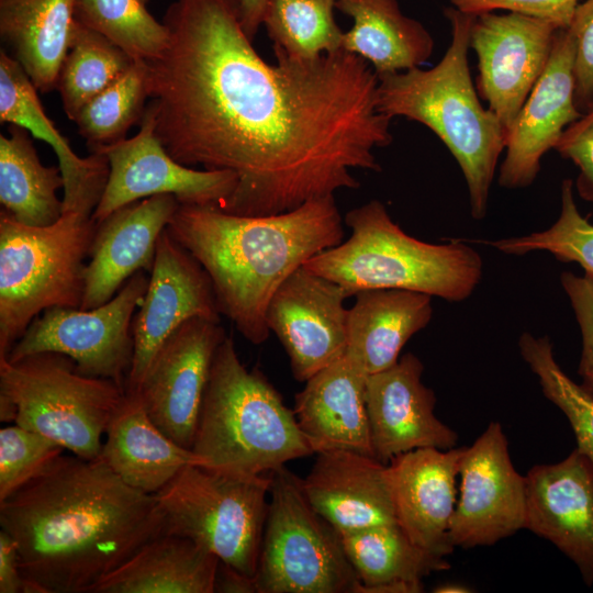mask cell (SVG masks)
I'll use <instances>...</instances> for the list:
<instances>
[{
  "mask_svg": "<svg viewBox=\"0 0 593 593\" xmlns=\"http://www.w3.org/2000/svg\"><path fill=\"white\" fill-rule=\"evenodd\" d=\"M163 22L169 43L145 61L155 133L178 163L236 176L221 210L280 214L358 188L356 169H381L374 150L392 142V119L367 60L339 49L268 64L237 0H175Z\"/></svg>",
  "mask_w": 593,
  "mask_h": 593,
  "instance_id": "obj_1",
  "label": "cell"
},
{
  "mask_svg": "<svg viewBox=\"0 0 593 593\" xmlns=\"http://www.w3.org/2000/svg\"><path fill=\"white\" fill-rule=\"evenodd\" d=\"M21 572L44 593H91L105 575L166 533L156 494L123 482L100 458L58 456L0 501Z\"/></svg>",
  "mask_w": 593,
  "mask_h": 593,
  "instance_id": "obj_2",
  "label": "cell"
},
{
  "mask_svg": "<svg viewBox=\"0 0 593 593\" xmlns=\"http://www.w3.org/2000/svg\"><path fill=\"white\" fill-rule=\"evenodd\" d=\"M166 228L209 275L220 313L255 345L269 336L266 311L277 289L344 237L334 195L267 216L179 204Z\"/></svg>",
  "mask_w": 593,
  "mask_h": 593,
  "instance_id": "obj_3",
  "label": "cell"
},
{
  "mask_svg": "<svg viewBox=\"0 0 593 593\" xmlns=\"http://www.w3.org/2000/svg\"><path fill=\"white\" fill-rule=\"evenodd\" d=\"M451 42L434 67L379 77L378 108L390 119L403 116L432 130L458 163L465 177L471 215L485 216L490 189L506 131L479 99L468 52L475 15L447 8Z\"/></svg>",
  "mask_w": 593,
  "mask_h": 593,
  "instance_id": "obj_4",
  "label": "cell"
},
{
  "mask_svg": "<svg viewBox=\"0 0 593 593\" xmlns=\"http://www.w3.org/2000/svg\"><path fill=\"white\" fill-rule=\"evenodd\" d=\"M192 450L202 467L237 475L270 473L314 454L293 410L260 371L246 368L230 336L214 355Z\"/></svg>",
  "mask_w": 593,
  "mask_h": 593,
  "instance_id": "obj_5",
  "label": "cell"
},
{
  "mask_svg": "<svg viewBox=\"0 0 593 593\" xmlns=\"http://www.w3.org/2000/svg\"><path fill=\"white\" fill-rule=\"evenodd\" d=\"M345 223L350 237L303 267L336 282L348 298L363 290L403 289L457 302L481 281L482 258L471 246L419 240L394 223L378 200L349 211Z\"/></svg>",
  "mask_w": 593,
  "mask_h": 593,
  "instance_id": "obj_6",
  "label": "cell"
},
{
  "mask_svg": "<svg viewBox=\"0 0 593 593\" xmlns=\"http://www.w3.org/2000/svg\"><path fill=\"white\" fill-rule=\"evenodd\" d=\"M96 230L91 217L70 213L49 226H27L1 209L0 359L45 310L80 309Z\"/></svg>",
  "mask_w": 593,
  "mask_h": 593,
  "instance_id": "obj_7",
  "label": "cell"
},
{
  "mask_svg": "<svg viewBox=\"0 0 593 593\" xmlns=\"http://www.w3.org/2000/svg\"><path fill=\"white\" fill-rule=\"evenodd\" d=\"M0 395L16 406L14 424L78 457L96 459L125 388L81 374L64 354L44 351L16 361L0 359Z\"/></svg>",
  "mask_w": 593,
  "mask_h": 593,
  "instance_id": "obj_8",
  "label": "cell"
},
{
  "mask_svg": "<svg viewBox=\"0 0 593 593\" xmlns=\"http://www.w3.org/2000/svg\"><path fill=\"white\" fill-rule=\"evenodd\" d=\"M270 484L271 472L237 475L187 466L156 493L166 533L193 540L255 578Z\"/></svg>",
  "mask_w": 593,
  "mask_h": 593,
  "instance_id": "obj_9",
  "label": "cell"
},
{
  "mask_svg": "<svg viewBox=\"0 0 593 593\" xmlns=\"http://www.w3.org/2000/svg\"><path fill=\"white\" fill-rule=\"evenodd\" d=\"M257 593H358L360 582L339 532L310 504L302 479L271 472L256 572Z\"/></svg>",
  "mask_w": 593,
  "mask_h": 593,
  "instance_id": "obj_10",
  "label": "cell"
},
{
  "mask_svg": "<svg viewBox=\"0 0 593 593\" xmlns=\"http://www.w3.org/2000/svg\"><path fill=\"white\" fill-rule=\"evenodd\" d=\"M147 273H134L98 307L45 310L2 359L16 361L37 353H60L75 361L81 374L110 379L125 388L134 353L132 324L147 290Z\"/></svg>",
  "mask_w": 593,
  "mask_h": 593,
  "instance_id": "obj_11",
  "label": "cell"
},
{
  "mask_svg": "<svg viewBox=\"0 0 593 593\" xmlns=\"http://www.w3.org/2000/svg\"><path fill=\"white\" fill-rule=\"evenodd\" d=\"M155 105L145 109L138 133L90 152L103 153L110 172L104 192L91 219L99 223L114 211L158 194H171L182 205L223 209L237 186L226 170H198L175 160L155 133Z\"/></svg>",
  "mask_w": 593,
  "mask_h": 593,
  "instance_id": "obj_12",
  "label": "cell"
},
{
  "mask_svg": "<svg viewBox=\"0 0 593 593\" xmlns=\"http://www.w3.org/2000/svg\"><path fill=\"white\" fill-rule=\"evenodd\" d=\"M460 488L448 537L454 548L492 546L525 525V475L515 469L499 422H490L459 463Z\"/></svg>",
  "mask_w": 593,
  "mask_h": 593,
  "instance_id": "obj_13",
  "label": "cell"
},
{
  "mask_svg": "<svg viewBox=\"0 0 593 593\" xmlns=\"http://www.w3.org/2000/svg\"><path fill=\"white\" fill-rule=\"evenodd\" d=\"M557 30L515 12L474 16L470 48L478 57V92L506 132L546 68Z\"/></svg>",
  "mask_w": 593,
  "mask_h": 593,
  "instance_id": "obj_14",
  "label": "cell"
},
{
  "mask_svg": "<svg viewBox=\"0 0 593 593\" xmlns=\"http://www.w3.org/2000/svg\"><path fill=\"white\" fill-rule=\"evenodd\" d=\"M220 314L209 275L165 228L133 318L134 353L125 391H137L155 355L180 325L193 317L220 322Z\"/></svg>",
  "mask_w": 593,
  "mask_h": 593,
  "instance_id": "obj_15",
  "label": "cell"
},
{
  "mask_svg": "<svg viewBox=\"0 0 593 593\" xmlns=\"http://www.w3.org/2000/svg\"><path fill=\"white\" fill-rule=\"evenodd\" d=\"M227 335L220 322L193 317L161 345L137 389L153 422L192 449L214 355Z\"/></svg>",
  "mask_w": 593,
  "mask_h": 593,
  "instance_id": "obj_16",
  "label": "cell"
},
{
  "mask_svg": "<svg viewBox=\"0 0 593 593\" xmlns=\"http://www.w3.org/2000/svg\"><path fill=\"white\" fill-rule=\"evenodd\" d=\"M346 292L303 266L273 293L266 323L284 347L293 377L305 382L347 349Z\"/></svg>",
  "mask_w": 593,
  "mask_h": 593,
  "instance_id": "obj_17",
  "label": "cell"
},
{
  "mask_svg": "<svg viewBox=\"0 0 593 593\" xmlns=\"http://www.w3.org/2000/svg\"><path fill=\"white\" fill-rule=\"evenodd\" d=\"M574 58L572 34L568 29L557 30L546 68L506 132L500 186L532 184L544 155L556 148L564 130L582 115L575 103Z\"/></svg>",
  "mask_w": 593,
  "mask_h": 593,
  "instance_id": "obj_18",
  "label": "cell"
},
{
  "mask_svg": "<svg viewBox=\"0 0 593 593\" xmlns=\"http://www.w3.org/2000/svg\"><path fill=\"white\" fill-rule=\"evenodd\" d=\"M424 366L406 353L385 370L368 374L366 406L373 456L383 463L419 448L450 449L457 433L435 415V394L422 381Z\"/></svg>",
  "mask_w": 593,
  "mask_h": 593,
  "instance_id": "obj_19",
  "label": "cell"
},
{
  "mask_svg": "<svg viewBox=\"0 0 593 593\" xmlns=\"http://www.w3.org/2000/svg\"><path fill=\"white\" fill-rule=\"evenodd\" d=\"M524 528L552 542L593 584V465L577 448L525 475Z\"/></svg>",
  "mask_w": 593,
  "mask_h": 593,
  "instance_id": "obj_20",
  "label": "cell"
},
{
  "mask_svg": "<svg viewBox=\"0 0 593 593\" xmlns=\"http://www.w3.org/2000/svg\"><path fill=\"white\" fill-rule=\"evenodd\" d=\"M178 206L171 194L153 195L127 204L97 223L83 271L80 309L103 305L134 273L152 271L157 240Z\"/></svg>",
  "mask_w": 593,
  "mask_h": 593,
  "instance_id": "obj_21",
  "label": "cell"
},
{
  "mask_svg": "<svg viewBox=\"0 0 593 593\" xmlns=\"http://www.w3.org/2000/svg\"><path fill=\"white\" fill-rule=\"evenodd\" d=\"M462 450L419 448L387 463L398 525L415 545L439 557L455 549L448 530Z\"/></svg>",
  "mask_w": 593,
  "mask_h": 593,
  "instance_id": "obj_22",
  "label": "cell"
},
{
  "mask_svg": "<svg viewBox=\"0 0 593 593\" xmlns=\"http://www.w3.org/2000/svg\"><path fill=\"white\" fill-rule=\"evenodd\" d=\"M316 456L302 488L312 507L339 533L398 524L387 463L349 450Z\"/></svg>",
  "mask_w": 593,
  "mask_h": 593,
  "instance_id": "obj_23",
  "label": "cell"
},
{
  "mask_svg": "<svg viewBox=\"0 0 593 593\" xmlns=\"http://www.w3.org/2000/svg\"><path fill=\"white\" fill-rule=\"evenodd\" d=\"M0 121L26 128L52 146L64 180L63 214L91 217L104 192L110 167L101 152L81 158L46 115L38 91L5 51H0Z\"/></svg>",
  "mask_w": 593,
  "mask_h": 593,
  "instance_id": "obj_24",
  "label": "cell"
},
{
  "mask_svg": "<svg viewBox=\"0 0 593 593\" xmlns=\"http://www.w3.org/2000/svg\"><path fill=\"white\" fill-rule=\"evenodd\" d=\"M366 371L346 354L305 381L293 412L314 454L349 450L374 457L366 406Z\"/></svg>",
  "mask_w": 593,
  "mask_h": 593,
  "instance_id": "obj_25",
  "label": "cell"
},
{
  "mask_svg": "<svg viewBox=\"0 0 593 593\" xmlns=\"http://www.w3.org/2000/svg\"><path fill=\"white\" fill-rule=\"evenodd\" d=\"M127 485L156 494L187 466H204L192 449L167 436L150 418L137 392L113 415L99 456Z\"/></svg>",
  "mask_w": 593,
  "mask_h": 593,
  "instance_id": "obj_26",
  "label": "cell"
},
{
  "mask_svg": "<svg viewBox=\"0 0 593 593\" xmlns=\"http://www.w3.org/2000/svg\"><path fill=\"white\" fill-rule=\"evenodd\" d=\"M348 309L346 355L367 374L393 366L409 339L433 316L429 294L403 289L357 292Z\"/></svg>",
  "mask_w": 593,
  "mask_h": 593,
  "instance_id": "obj_27",
  "label": "cell"
},
{
  "mask_svg": "<svg viewBox=\"0 0 593 593\" xmlns=\"http://www.w3.org/2000/svg\"><path fill=\"white\" fill-rule=\"evenodd\" d=\"M219 563L193 540L164 533L105 575L91 593H213Z\"/></svg>",
  "mask_w": 593,
  "mask_h": 593,
  "instance_id": "obj_28",
  "label": "cell"
},
{
  "mask_svg": "<svg viewBox=\"0 0 593 593\" xmlns=\"http://www.w3.org/2000/svg\"><path fill=\"white\" fill-rule=\"evenodd\" d=\"M74 0H0V35L41 93L56 89L75 25Z\"/></svg>",
  "mask_w": 593,
  "mask_h": 593,
  "instance_id": "obj_29",
  "label": "cell"
},
{
  "mask_svg": "<svg viewBox=\"0 0 593 593\" xmlns=\"http://www.w3.org/2000/svg\"><path fill=\"white\" fill-rule=\"evenodd\" d=\"M336 9L354 21L342 49L367 60L378 77L419 67L433 54L430 33L398 0H338Z\"/></svg>",
  "mask_w": 593,
  "mask_h": 593,
  "instance_id": "obj_30",
  "label": "cell"
},
{
  "mask_svg": "<svg viewBox=\"0 0 593 593\" xmlns=\"http://www.w3.org/2000/svg\"><path fill=\"white\" fill-rule=\"evenodd\" d=\"M360 582L358 593H419L423 579L450 568L415 545L398 524L339 533Z\"/></svg>",
  "mask_w": 593,
  "mask_h": 593,
  "instance_id": "obj_31",
  "label": "cell"
},
{
  "mask_svg": "<svg viewBox=\"0 0 593 593\" xmlns=\"http://www.w3.org/2000/svg\"><path fill=\"white\" fill-rule=\"evenodd\" d=\"M9 135H0V202L16 222L45 227L63 215L64 187L59 167L44 166L29 131L11 124Z\"/></svg>",
  "mask_w": 593,
  "mask_h": 593,
  "instance_id": "obj_32",
  "label": "cell"
},
{
  "mask_svg": "<svg viewBox=\"0 0 593 593\" xmlns=\"http://www.w3.org/2000/svg\"><path fill=\"white\" fill-rule=\"evenodd\" d=\"M135 61L107 37L75 21L56 85L68 119L75 121L89 100L120 79Z\"/></svg>",
  "mask_w": 593,
  "mask_h": 593,
  "instance_id": "obj_33",
  "label": "cell"
},
{
  "mask_svg": "<svg viewBox=\"0 0 593 593\" xmlns=\"http://www.w3.org/2000/svg\"><path fill=\"white\" fill-rule=\"evenodd\" d=\"M338 0H268L264 25L276 57L307 61L342 49Z\"/></svg>",
  "mask_w": 593,
  "mask_h": 593,
  "instance_id": "obj_34",
  "label": "cell"
},
{
  "mask_svg": "<svg viewBox=\"0 0 593 593\" xmlns=\"http://www.w3.org/2000/svg\"><path fill=\"white\" fill-rule=\"evenodd\" d=\"M75 20L98 32L135 60L158 57L169 43V30L142 0H74Z\"/></svg>",
  "mask_w": 593,
  "mask_h": 593,
  "instance_id": "obj_35",
  "label": "cell"
},
{
  "mask_svg": "<svg viewBox=\"0 0 593 593\" xmlns=\"http://www.w3.org/2000/svg\"><path fill=\"white\" fill-rule=\"evenodd\" d=\"M148 99L146 64L136 60L114 83L89 100L75 123L89 150L120 142L141 123Z\"/></svg>",
  "mask_w": 593,
  "mask_h": 593,
  "instance_id": "obj_36",
  "label": "cell"
},
{
  "mask_svg": "<svg viewBox=\"0 0 593 593\" xmlns=\"http://www.w3.org/2000/svg\"><path fill=\"white\" fill-rule=\"evenodd\" d=\"M519 353L537 376L544 395L568 418L577 439V449L593 465V396L575 383L556 360L547 336L523 333Z\"/></svg>",
  "mask_w": 593,
  "mask_h": 593,
  "instance_id": "obj_37",
  "label": "cell"
},
{
  "mask_svg": "<svg viewBox=\"0 0 593 593\" xmlns=\"http://www.w3.org/2000/svg\"><path fill=\"white\" fill-rule=\"evenodd\" d=\"M571 179L562 181L560 213L548 228L489 245L506 255L546 251L559 261L578 264L593 279V224L579 211Z\"/></svg>",
  "mask_w": 593,
  "mask_h": 593,
  "instance_id": "obj_38",
  "label": "cell"
},
{
  "mask_svg": "<svg viewBox=\"0 0 593 593\" xmlns=\"http://www.w3.org/2000/svg\"><path fill=\"white\" fill-rule=\"evenodd\" d=\"M66 449L18 424L0 429V501L42 472Z\"/></svg>",
  "mask_w": 593,
  "mask_h": 593,
  "instance_id": "obj_39",
  "label": "cell"
},
{
  "mask_svg": "<svg viewBox=\"0 0 593 593\" xmlns=\"http://www.w3.org/2000/svg\"><path fill=\"white\" fill-rule=\"evenodd\" d=\"M581 334L578 373L582 388L593 396V279L563 272L560 278Z\"/></svg>",
  "mask_w": 593,
  "mask_h": 593,
  "instance_id": "obj_40",
  "label": "cell"
},
{
  "mask_svg": "<svg viewBox=\"0 0 593 593\" xmlns=\"http://www.w3.org/2000/svg\"><path fill=\"white\" fill-rule=\"evenodd\" d=\"M567 29L575 41V103L583 113L593 104V0L579 3Z\"/></svg>",
  "mask_w": 593,
  "mask_h": 593,
  "instance_id": "obj_41",
  "label": "cell"
},
{
  "mask_svg": "<svg viewBox=\"0 0 593 593\" xmlns=\"http://www.w3.org/2000/svg\"><path fill=\"white\" fill-rule=\"evenodd\" d=\"M555 149L579 169L577 191L593 202V104L564 130Z\"/></svg>",
  "mask_w": 593,
  "mask_h": 593,
  "instance_id": "obj_42",
  "label": "cell"
},
{
  "mask_svg": "<svg viewBox=\"0 0 593 593\" xmlns=\"http://www.w3.org/2000/svg\"><path fill=\"white\" fill-rule=\"evenodd\" d=\"M455 9L478 15L495 10H507L547 20L559 29H567L582 0H449Z\"/></svg>",
  "mask_w": 593,
  "mask_h": 593,
  "instance_id": "obj_43",
  "label": "cell"
},
{
  "mask_svg": "<svg viewBox=\"0 0 593 593\" xmlns=\"http://www.w3.org/2000/svg\"><path fill=\"white\" fill-rule=\"evenodd\" d=\"M0 593H43L23 577L16 542L3 529L0 530Z\"/></svg>",
  "mask_w": 593,
  "mask_h": 593,
  "instance_id": "obj_44",
  "label": "cell"
},
{
  "mask_svg": "<svg viewBox=\"0 0 593 593\" xmlns=\"http://www.w3.org/2000/svg\"><path fill=\"white\" fill-rule=\"evenodd\" d=\"M215 592L257 593L256 580L220 561L215 579Z\"/></svg>",
  "mask_w": 593,
  "mask_h": 593,
  "instance_id": "obj_45",
  "label": "cell"
},
{
  "mask_svg": "<svg viewBox=\"0 0 593 593\" xmlns=\"http://www.w3.org/2000/svg\"><path fill=\"white\" fill-rule=\"evenodd\" d=\"M267 2L268 0H237L242 26L251 41L264 23Z\"/></svg>",
  "mask_w": 593,
  "mask_h": 593,
  "instance_id": "obj_46",
  "label": "cell"
},
{
  "mask_svg": "<svg viewBox=\"0 0 593 593\" xmlns=\"http://www.w3.org/2000/svg\"><path fill=\"white\" fill-rule=\"evenodd\" d=\"M433 591L437 592V593L471 592V590H469V588H467L466 585H462V584H458V583H445V584L436 586L435 590H433Z\"/></svg>",
  "mask_w": 593,
  "mask_h": 593,
  "instance_id": "obj_47",
  "label": "cell"
},
{
  "mask_svg": "<svg viewBox=\"0 0 593 593\" xmlns=\"http://www.w3.org/2000/svg\"><path fill=\"white\" fill-rule=\"evenodd\" d=\"M142 1H143L144 3H146V4L149 2V0H142Z\"/></svg>",
  "mask_w": 593,
  "mask_h": 593,
  "instance_id": "obj_48",
  "label": "cell"
}]
</instances>
